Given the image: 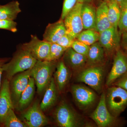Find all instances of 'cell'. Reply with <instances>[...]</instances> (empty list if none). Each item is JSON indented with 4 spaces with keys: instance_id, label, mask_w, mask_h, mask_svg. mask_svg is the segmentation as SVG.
<instances>
[{
    "instance_id": "6da1fadb",
    "label": "cell",
    "mask_w": 127,
    "mask_h": 127,
    "mask_svg": "<svg viewBox=\"0 0 127 127\" xmlns=\"http://www.w3.org/2000/svg\"><path fill=\"white\" fill-rule=\"evenodd\" d=\"M37 61L30 53L21 48L10 62L3 65L2 69L6 78L10 81L16 74L32 68Z\"/></svg>"
},
{
    "instance_id": "7a4b0ae2",
    "label": "cell",
    "mask_w": 127,
    "mask_h": 127,
    "mask_svg": "<svg viewBox=\"0 0 127 127\" xmlns=\"http://www.w3.org/2000/svg\"><path fill=\"white\" fill-rule=\"evenodd\" d=\"M55 68L54 62L44 60L37 61L32 68V77L34 79L39 94L45 91L50 83Z\"/></svg>"
},
{
    "instance_id": "3957f363",
    "label": "cell",
    "mask_w": 127,
    "mask_h": 127,
    "mask_svg": "<svg viewBox=\"0 0 127 127\" xmlns=\"http://www.w3.org/2000/svg\"><path fill=\"white\" fill-rule=\"evenodd\" d=\"M106 104L114 117L120 115L127 106V91L120 87H111L105 93Z\"/></svg>"
},
{
    "instance_id": "277c9868",
    "label": "cell",
    "mask_w": 127,
    "mask_h": 127,
    "mask_svg": "<svg viewBox=\"0 0 127 127\" xmlns=\"http://www.w3.org/2000/svg\"><path fill=\"white\" fill-rule=\"evenodd\" d=\"M104 70L101 66H94L82 71L77 75L78 81L86 83L99 92L102 88Z\"/></svg>"
},
{
    "instance_id": "5b68a950",
    "label": "cell",
    "mask_w": 127,
    "mask_h": 127,
    "mask_svg": "<svg viewBox=\"0 0 127 127\" xmlns=\"http://www.w3.org/2000/svg\"><path fill=\"white\" fill-rule=\"evenodd\" d=\"M55 118L59 127H79L81 124L76 114L64 102H62L56 109Z\"/></svg>"
},
{
    "instance_id": "8992f818",
    "label": "cell",
    "mask_w": 127,
    "mask_h": 127,
    "mask_svg": "<svg viewBox=\"0 0 127 127\" xmlns=\"http://www.w3.org/2000/svg\"><path fill=\"white\" fill-rule=\"evenodd\" d=\"M32 68L16 74L10 81V94L14 108L28 85L32 77Z\"/></svg>"
},
{
    "instance_id": "52a82bcc",
    "label": "cell",
    "mask_w": 127,
    "mask_h": 127,
    "mask_svg": "<svg viewBox=\"0 0 127 127\" xmlns=\"http://www.w3.org/2000/svg\"><path fill=\"white\" fill-rule=\"evenodd\" d=\"M83 4L77 2L64 20L66 34L75 39L84 29L81 17Z\"/></svg>"
},
{
    "instance_id": "ba28073f",
    "label": "cell",
    "mask_w": 127,
    "mask_h": 127,
    "mask_svg": "<svg viewBox=\"0 0 127 127\" xmlns=\"http://www.w3.org/2000/svg\"><path fill=\"white\" fill-rule=\"evenodd\" d=\"M23 122L28 127H41L48 125L49 122L41 109L40 104L35 102L22 115Z\"/></svg>"
},
{
    "instance_id": "9c48e42d",
    "label": "cell",
    "mask_w": 127,
    "mask_h": 127,
    "mask_svg": "<svg viewBox=\"0 0 127 127\" xmlns=\"http://www.w3.org/2000/svg\"><path fill=\"white\" fill-rule=\"evenodd\" d=\"M50 47V42L41 40L36 36L32 35L31 41L23 44L22 48L30 53L37 61H44L49 55Z\"/></svg>"
},
{
    "instance_id": "30bf717a",
    "label": "cell",
    "mask_w": 127,
    "mask_h": 127,
    "mask_svg": "<svg viewBox=\"0 0 127 127\" xmlns=\"http://www.w3.org/2000/svg\"><path fill=\"white\" fill-rule=\"evenodd\" d=\"M115 117L111 114L108 109L106 102L105 93H103L95 111L91 114L92 118L99 127L111 126L115 121Z\"/></svg>"
},
{
    "instance_id": "8fae6325",
    "label": "cell",
    "mask_w": 127,
    "mask_h": 127,
    "mask_svg": "<svg viewBox=\"0 0 127 127\" xmlns=\"http://www.w3.org/2000/svg\"><path fill=\"white\" fill-rule=\"evenodd\" d=\"M71 91L75 102L82 108L90 106L95 102L96 98L94 91L82 85H73Z\"/></svg>"
},
{
    "instance_id": "7c38bea8",
    "label": "cell",
    "mask_w": 127,
    "mask_h": 127,
    "mask_svg": "<svg viewBox=\"0 0 127 127\" xmlns=\"http://www.w3.org/2000/svg\"><path fill=\"white\" fill-rule=\"evenodd\" d=\"M127 72V57L122 52L118 51L114 58L112 69L107 78V86L111 85Z\"/></svg>"
},
{
    "instance_id": "4fadbf2b",
    "label": "cell",
    "mask_w": 127,
    "mask_h": 127,
    "mask_svg": "<svg viewBox=\"0 0 127 127\" xmlns=\"http://www.w3.org/2000/svg\"><path fill=\"white\" fill-rule=\"evenodd\" d=\"M120 39L118 28L111 27L99 33L98 41L103 48L111 52L117 50L119 46Z\"/></svg>"
},
{
    "instance_id": "5bb4252c",
    "label": "cell",
    "mask_w": 127,
    "mask_h": 127,
    "mask_svg": "<svg viewBox=\"0 0 127 127\" xmlns=\"http://www.w3.org/2000/svg\"><path fill=\"white\" fill-rule=\"evenodd\" d=\"M11 109H15L10 91V81L6 78L3 80L0 91V124Z\"/></svg>"
},
{
    "instance_id": "9a60e30c",
    "label": "cell",
    "mask_w": 127,
    "mask_h": 127,
    "mask_svg": "<svg viewBox=\"0 0 127 127\" xmlns=\"http://www.w3.org/2000/svg\"><path fill=\"white\" fill-rule=\"evenodd\" d=\"M66 33L64 22L61 19L56 23L48 24L43 34V40L50 43H56Z\"/></svg>"
},
{
    "instance_id": "2e32d148",
    "label": "cell",
    "mask_w": 127,
    "mask_h": 127,
    "mask_svg": "<svg viewBox=\"0 0 127 127\" xmlns=\"http://www.w3.org/2000/svg\"><path fill=\"white\" fill-rule=\"evenodd\" d=\"M111 27L108 16L107 3L105 0L96 9L95 30L100 33Z\"/></svg>"
},
{
    "instance_id": "e0dca14e",
    "label": "cell",
    "mask_w": 127,
    "mask_h": 127,
    "mask_svg": "<svg viewBox=\"0 0 127 127\" xmlns=\"http://www.w3.org/2000/svg\"><path fill=\"white\" fill-rule=\"evenodd\" d=\"M45 94L41 102L40 103L41 109L45 112L52 107L56 102L58 98V89L54 78L45 90Z\"/></svg>"
},
{
    "instance_id": "ac0fdd59",
    "label": "cell",
    "mask_w": 127,
    "mask_h": 127,
    "mask_svg": "<svg viewBox=\"0 0 127 127\" xmlns=\"http://www.w3.org/2000/svg\"><path fill=\"white\" fill-rule=\"evenodd\" d=\"M35 81L33 78L30 77L27 87L21 95L18 104L15 109L19 112L25 111L30 106L34 98L35 92Z\"/></svg>"
},
{
    "instance_id": "d6986e66",
    "label": "cell",
    "mask_w": 127,
    "mask_h": 127,
    "mask_svg": "<svg viewBox=\"0 0 127 127\" xmlns=\"http://www.w3.org/2000/svg\"><path fill=\"white\" fill-rule=\"evenodd\" d=\"M64 55V63L73 69L82 67L87 61L86 56L78 53L71 47L66 50Z\"/></svg>"
},
{
    "instance_id": "ffe728a7",
    "label": "cell",
    "mask_w": 127,
    "mask_h": 127,
    "mask_svg": "<svg viewBox=\"0 0 127 127\" xmlns=\"http://www.w3.org/2000/svg\"><path fill=\"white\" fill-rule=\"evenodd\" d=\"M54 78L58 90L62 92L65 89L70 78V71L63 61L57 64Z\"/></svg>"
},
{
    "instance_id": "44dd1931",
    "label": "cell",
    "mask_w": 127,
    "mask_h": 127,
    "mask_svg": "<svg viewBox=\"0 0 127 127\" xmlns=\"http://www.w3.org/2000/svg\"><path fill=\"white\" fill-rule=\"evenodd\" d=\"M96 12L95 8L92 5L88 3L83 4L81 17L84 30H95Z\"/></svg>"
},
{
    "instance_id": "7402d4cb",
    "label": "cell",
    "mask_w": 127,
    "mask_h": 127,
    "mask_svg": "<svg viewBox=\"0 0 127 127\" xmlns=\"http://www.w3.org/2000/svg\"><path fill=\"white\" fill-rule=\"evenodd\" d=\"M21 10L17 1H13L4 5H0V20L16 19Z\"/></svg>"
},
{
    "instance_id": "603a6c76",
    "label": "cell",
    "mask_w": 127,
    "mask_h": 127,
    "mask_svg": "<svg viewBox=\"0 0 127 127\" xmlns=\"http://www.w3.org/2000/svg\"><path fill=\"white\" fill-rule=\"evenodd\" d=\"M108 5V16L112 27L118 28L120 17L119 4L114 0H106Z\"/></svg>"
},
{
    "instance_id": "cb8c5ba5",
    "label": "cell",
    "mask_w": 127,
    "mask_h": 127,
    "mask_svg": "<svg viewBox=\"0 0 127 127\" xmlns=\"http://www.w3.org/2000/svg\"><path fill=\"white\" fill-rule=\"evenodd\" d=\"M104 49L99 42H96L90 46L87 61L91 65L99 63L104 58Z\"/></svg>"
},
{
    "instance_id": "d4e9b609",
    "label": "cell",
    "mask_w": 127,
    "mask_h": 127,
    "mask_svg": "<svg viewBox=\"0 0 127 127\" xmlns=\"http://www.w3.org/2000/svg\"><path fill=\"white\" fill-rule=\"evenodd\" d=\"M99 33L94 30H86L82 31L76 39L89 46L98 40Z\"/></svg>"
},
{
    "instance_id": "484cf974",
    "label": "cell",
    "mask_w": 127,
    "mask_h": 127,
    "mask_svg": "<svg viewBox=\"0 0 127 127\" xmlns=\"http://www.w3.org/2000/svg\"><path fill=\"white\" fill-rule=\"evenodd\" d=\"M2 126L5 127H27L16 116L14 109H11L8 112L2 123Z\"/></svg>"
},
{
    "instance_id": "4316f807",
    "label": "cell",
    "mask_w": 127,
    "mask_h": 127,
    "mask_svg": "<svg viewBox=\"0 0 127 127\" xmlns=\"http://www.w3.org/2000/svg\"><path fill=\"white\" fill-rule=\"evenodd\" d=\"M67 48L63 47L56 43H51L50 52L46 61L55 62L64 55Z\"/></svg>"
},
{
    "instance_id": "83f0119b",
    "label": "cell",
    "mask_w": 127,
    "mask_h": 127,
    "mask_svg": "<svg viewBox=\"0 0 127 127\" xmlns=\"http://www.w3.org/2000/svg\"><path fill=\"white\" fill-rule=\"evenodd\" d=\"M120 11V20L118 27L121 32H127V0L119 4Z\"/></svg>"
},
{
    "instance_id": "f1b7e54d",
    "label": "cell",
    "mask_w": 127,
    "mask_h": 127,
    "mask_svg": "<svg viewBox=\"0 0 127 127\" xmlns=\"http://www.w3.org/2000/svg\"><path fill=\"white\" fill-rule=\"evenodd\" d=\"M90 46L78 40H75L71 48L76 52L84 56H87Z\"/></svg>"
},
{
    "instance_id": "f546056e",
    "label": "cell",
    "mask_w": 127,
    "mask_h": 127,
    "mask_svg": "<svg viewBox=\"0 0 127 127\" xmlns=\"http://www.w3.org/2000/svg\"><path fill=\"white\" fill-rule=\"evenodd\" d=\"M78 2L77 0H64L61 15V20H64L68 13Z\"/></svg>"
},
{
    "instance_id": "4dcf8cb0",
    "label": "cell",
    "mask_w": 127,
    "mask_h": 127,
    "mask_svg": "<svg viewBox=\"0 0 127 127\" xmlns=\"http://www.w3.org/2000/svg\"><path fill=\"white\" fill-rule=\"evenodd\" d=\"M17 23L13 20H0V29L16 32L17 31Z\"/></svg>"
},
{
    "instance_id": "1f68e13d",
    "label": "cell",
    "mask_w": 127,
    "mask_h": 127,
    "mask_svg": "<svg viewBox=\"0 0 127 127\" xmlns=\"http://www.w3.org/2000/svg\"><path fill=\"white\" fill-rule=\"evenodd\" d=\"M75 40V39L66 33L59 39L56 43L63 47L68 49L69 48L71 47L72 43Z\"/></svg>"
},
{
    "instance_id": "d6a6232c",
    "label": "cell",
    "mask_w": 127,
    "mask_h": 127,
    "mask_svg": "<svg viewBox=\"0 0 127 127\" xmlns=\"http://www.w3.org/2000/svg\"><path fill=\"white\" fill-rule=\"evenodd\" d=\"M114 85L124 89L127 91V72L118 79Z\"/></svg>"
},
{
    "instance_id": "836d02e7",
    "label": "cell",
    "mask_w": 127,
    "mask_h": 127,
    "mask_svg": "<svg viewBox=\"0 0 127 127\" xmlns=\"http://www.w3.org/2000/svg\"><path fill=\"white\" fill-rule=\"evenodd\" d=\"M7 59H0V91L1 88V77L2 74L3 72L2 66L3 65L7 62Z\"/></svg>"
},
{
    "instance_id": "e575fe53",
    "label": "cell",
    "mask_w": 127,
    "mask_h": 127,
    "mask_svg": "<svg viewBox=\"0 0 127 127\" xmlns=\"http://www.w3.org/2000/svg\"><path fill=\"white\" fill-rule=\"evenodd\" d=\"M92 0H77L78 2L82 4L88 3L91 2Z\"/></svg>"
},
{
    "instance_id": "d590c367",
    "label": "cell",
    "mask_w": 127,
    "mask_h": 127,
    "mask_svg": "<svg viewBox=\"0 0 127 127\" xmlns=\"http://www.w3.org/2000/svg\"><path fill=\"white\" fill-rule=\"evenodd\" d=\"M114 0L116 1V2H117L119 4L120 3H122V2L125 1L126 0Z\"/></svg>"
},
{
    "instance_id": "8d00e7d4",
    "label": "cell",
    "mask_w": 127,
    "mask_h": 127,
    "mask_svg": "<svg viewBox=\"0 0 127 127\" xmlns=\"http://www.w3.org/2000/svg\"><path fill=\"white\" fill-rule=\"evenodd\" d=\"M126 38H127V36H126Z\"/></svg>"
}]
</instances>
